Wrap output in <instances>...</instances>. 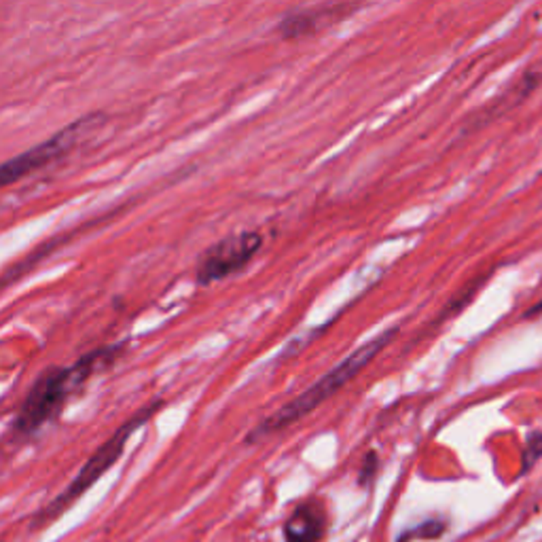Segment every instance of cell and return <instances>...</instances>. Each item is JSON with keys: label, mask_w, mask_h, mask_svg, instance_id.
Segmentation results:
<instances>
[{"label": "cell", "mask_w": 542, "mask_h": 542, "mask_svg": "<svg viewBox=\"0 0 542 542\" xmlns=\"http://www.w3.org/2000/svg\"><path fill=\"white\" fill-rule=\"evenodd\" d=\"M100 123H104L102 113L85 114V117L77 119L74 123L66 125V128H62L60 131H55L54 136L47 138V140L38 142L37 147L28 148V151L17 155V157L4 161L3 168H0V182H3V187H9V184L30 176L32 172H37L40 168H45V165L54 164V161H57L60 157H64L66 153H71L72 148L77 147L80 138L88 134V131L96 130Z\"/></svg>", "instance_id": "277c9868"}, {"label": "cell", "mask_w": 542, "mask_h": 542, "mask_svg": "<svg viewBox=\"0 0 542 542\" xmlns=\"http://www.w3.org/2000/svg\"><path fill=\"white\" fill-rule=\"evenodd\" d=\"M161 405H164L161 401L148 402V405L142 407L136 415H131V418L123 426H121V428L114 430V435L111 436V439L104 443V445L97 447L96 453L91 455L88 462H85L83 469L79 470V475L72 478V483H68V487L64 489V492L57 495L55 500H51V503L38 512L37 526H38V523H47V521H51V519H55L62 511H66L68 506H71L80 494L88 492V489L94 486L97 478H100L104 472L111 469V466L121 458V453H123L125 445H128L130 436L134 435L138 428H142V426L147 424L148 419H151L153 415L159 411Z\"/></svg>", "instance_id": "3957f363"}, {"label": "cell", "mask_w": 542, "mask_h": 542, "mask_svg": "<svg viewBox=\"0 0 542 542\" xmlns=\"http://www.w3.org/2000/svg\"><path fill=\"white\" fill-rule=\"evenodd\" d=\"M540 314H542V301L532 305V308L526 311V318H534V316H540Z\"/></svg>", "instance_id": "8fae6325"}, {"label": "cell", "mask_w": 542, "mask_h": 542, "mask_svg": "<svg viewBox=\"0 0 542 542\" xmlns=\"http://www.w3.org/2000/svg\"><path fill=\"white\" fill-rule=\"evenodd\" d=\"M354 4H328V7H316V9H297L286 13L275 26L282 38L286 40H299L305 37H311L333 21L342 20L343 11H354Z\"/></svg>", "instance_id": "8992f818"}, {"label": "cell", "mask_w": 542, "mask_h": 542, "mask_svg": "<svg viewBox=\"0 0 542 542\" xmlns=\"http://www.w3.org/2000/svg\"><path fill=\"white\" fill-rule=\"evenodd\" d=\"M542 458V432H532L528 436L526 449H523V469L521 472H528L532 466Z\"/></svg>", "instance_id": "9c48e42d"}, {"label": "cell", "mask_w": 542, "mask_h": 542, "mask_svg": "<svg viewBox=\"0 0 542 542\" xmlns=\"http://www.w3.org/2000/svg\"><path fill=\"white\" fill-rule=\"evenodd\" d=\"M447 523L443 521V519H428V521L419 523V526H415L411 529H405V532L401 534L399 542H409V540H430V538H439L445 532Z\"/></svg>", "instance_id": "ba28073f"}, {"label": "cell", "mask_w": 542, "mask_h": 542, "mask_svg": "<svg viewBox=\"0 0 542 542\" xmlns=\"http://www.w3.org/2000/svg\"><path fill=\"white\" fill-rule=\"evenodd\" d=\"M263 241V235L258 232H240L218 240L199 257L198 267H195L198 284L210 286L218 280L238 274L261 252Z\"/></svg>", "instance_id": "5b68a950"}, {"label": "cell", "mask_w": 542, "mask_h": 542, "mask_svg": "<svg viewBox=\"0 0 542 542\" xmlns=\"http://www.w3.org/2000/svg\"><path fill=\"white\" fill-rule=\"evenodd\" d=\"M379 470V455L375 452H368L365 455V460H362L360 470H359V486L360 487H368L373 483L375 475H377Z\"/></svg>", "instance_id": "30bf717a"}, {"label": "cell", "mask_w": 542, "mask_h": 542, "mask_svg": "<svg viewBox=\"0 0 542 542\" xmlns=\"http://www.w3.org/2000/svg\"><path fill=\"white\" fill-rule=\"evenodd\" d=\"M125 350V342L102 345L80 356L68 367H49L34 379L28 390L26 399L17 409L11 432L15 439H28L37 435L45 424H49L66 405L74 392H79L89 382L91 375L100 368L111 367L114 360L121 359Z\"/></svg>", "instance_id": "6da1fadb"}, {"label": "cell", "mask_w": 542, "mask_h": 542, "mask_svg": "<svg viewBox=\"0 0 542 542\" xmlns=\"http://www.w3.org/2000/svg\"><path fill=\"white\" fill-rule=\"evenodd\" d=\"M396 333H399V326H392L388 331H384L382 335L368 339L367 343H362L359 350H354L351 354L345 356L339 365L328 368L320 379H316L314 384L308 385L301 394H297L295 399L288 401L286 405H282L278 411H274L269 418H265L257 428L250 430V435L246 436V443H257L261 441L263 436L275 435V432L284 430L288 426L299 422L303 415L311 413L316 407H320L322 402L331 399L337 390H342L345 384L351 382V379H354L356 375H359L362 368H365L368 362H371L375 356L385 348V345L394 342Z\"/></svg>", "instance_id": "7a4b0ae2"}, {"label": "cell", "mask_w": 542, "mask_h": 542, "mask_svg": "<svg viewBox=\"0 0 542 542\" xmlns=\"http://www.w3.org/2000/svg\"><path fill=\"white\" fill-rule=\"evenodd\" d=\"M326 509L320 500L299 504L284 523L286 542H318L326 532Z\"/></svg>", "instance_id": "52a82bcc"}]
</instances>
